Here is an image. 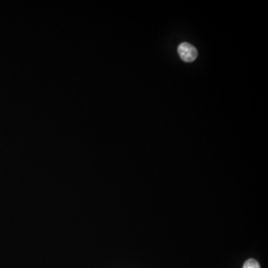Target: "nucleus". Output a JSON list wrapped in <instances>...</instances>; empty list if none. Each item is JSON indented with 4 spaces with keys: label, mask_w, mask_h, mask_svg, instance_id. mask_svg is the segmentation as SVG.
Returning a JSON list of instances; mask_svg holds the SVG:
<instances>
[{
    "label": "nucleus",
    "mask_w": 268,
    "mask_h": 268,
    "mask_svg": "<svg viewBox=\"0 0 268 268\" xmlns=\"http://www.w3.org/2000/svg\"><path fill=\"white\" fill-rule=\"evenodd\" d=\"M177 51L180 58L187 63L193 62L198 57V51L195 47L188 43H183L180 44Z\"/></svg>",
    "instance_id": "1"
},
{
    "label": "nucleus",
    "mask_w": 268,
    "mask_h": 268,
    "mask_svg": "<svg viewBox=\"0 0 268 268\" xmlns=\"http://www.w3.org/2000/svg\"><path fill=\"white\" fill-rule=\"evenodd\" d=\"M243 268H261L259 262L253 259H248L246 261Z\"/></svg>",
    "instance_id": "2"
}]
</instances>
